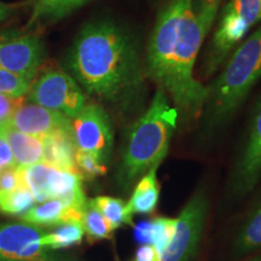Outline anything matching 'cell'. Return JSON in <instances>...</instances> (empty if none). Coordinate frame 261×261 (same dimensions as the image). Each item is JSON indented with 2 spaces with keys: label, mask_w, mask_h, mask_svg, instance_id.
I'll list each match as a JSON object with an SVG mask.
<instances>
[{
  "label": "cell",
  "mask_w": 261,
  "mask_h": 261,
  "mask_svg": "<svg viewBox=\"0 0 261 261\" xmlns=\"http://www.w3.org/2000/svg\"><path fill=\"white\" fill-rule=\"evenodd\" d=\"M219 5L220 0H169L150 35L146 75L187 119L200 116L207 100L208 86L196 79L194 68Z\"/></svg>",
  "instance_id": "6da1fadb"
},
{
  "label": "cell",
  "mask_w": 261,
  "mask_h": 261,
  "mask_svg": "<svg viewBox=\"0 0 261 261\" xmlns=\"http://www.w3.org/2000/svg\"><path fill=\"white\" fill-rule=\"evenodd\" d=\"M71 76L85 92L114 104L128 103L143 86L135 38L109 19L87 23L67 56Z\"/></svg>",
  "instance_id": "7a4b0ae2"
},
{
  "label": "cell",
  "mask_w": 261,
  "mask_h": 261,
  "mask_svg": "<svg viewBox=\"0 0 261 261\" xmlns=\"http://www.w3.org/2000/svg\"><path fill=\"white\" fill-rule=\"evenodd\" d=\"M179 113L161 89L156 91L146 112L129 127L116 173L117 187L128 191L145 173L168 154L178 125Z\"/></svg>",
  "instance_id": "3957f363"
},
{
  "label": "cell",
  "mask_w": 261,
  "mask_h": 261,
  "mask_svg": "<svg viewBox=\"0 0 261 261\" xmlns=\"http://www.w3.org/2000/svg\"><path fill=\"white\" fill-rule=\"evenodd\" d=\"M261 79V25L236 48L223 73L211 86L205 100V126L214 130L225 125Z\"/></svg>",
  "instance_id": "277c9868"
},
{
  "label": "cell",
  "mask_w": 261,
  "mask_h": 261,
  "mask_svg": "<svg viewBox=\"0 0 261 261\" xmlns=\"http://www.w3.org/2000/svg\"><path fill=\"white\" fill-rule=\"evenodd\" d=\"M219 23L205 55L203 69L214 73L227 60L248 32L261 21L260 0H230L221 11Z\"/></svg>",
  "instance_id": "5b68a950"
},
{
  "label": "cell",
  "mask_w": 261,
  "mask_h": 261,
  "mask_svg": "<svg viewBox=\"0 0 261 261\" xmlns=\"http://www.w3.org/2000/svg\"><path fill=\"white\" fill-rule=\"evenodd\" d=\"M24 99L74 119L86 106L77 81L61 68H48L35 77Z\"/></svg>",
  "instance_id": "8992f818"
},
{
  "label": "cell",
  "mask_w": 261,
  "mask_h": 261,
  "mask_svg": "<svg viewBox=\"0 0 261 261\" xmlns=\"http://www.w3.org/2000/svg\"><path fill=\"white\" fill-rule=\"evenodd\" d=\"M208 212V196L204 188L195 191L175 219L171 243L159 261H192L200 246Z\"/></svg>",
  "instance_id": "52a82bcc"
},
{
  "label": "cell",
  "mask_w": 261,
  "mask_h": 261,
  "mask_svg": "<svg viewBox=\"0 0 261 261\" xmlns=\"http://www.w3.org/2000/svg\"><path fill=\"white\" fill-rule=\"evenodd\" d=\"M71 138L76 150L86 151L107 165L114 149V130L109 115L97 104H86L71 119Z\"/></svg>",
  "instance_id": "ba28073f"
},
{
  "label": "cell",
  "mask_w": 261,
  "mask_h": 261,
  "mask_svg": "<svg viewBox=\"0 0 261 261\" xmlns=\"http://www.w3.org/2000/svg\"><path fill=\"white\" fill-rule=\"evenodd\" d=\"M45 60L41 38L32 33L0 34V68L34 81Z\"/></svg>",
  "instance_id": "9c48e42d"
},
{
  "label": "cell",
  "mask_w": 261,
  "mask_h": 261,
  "mask_svg": "<svg viewBox=\"0 0 261 261\" xmlns=\"http://www.w3.org/2000/svg\"><path fill=\"white\" fill-rule=\"evenodd\" d=\"M261 179V98L256 103L250 119L247 139L241 150L231 179L230 194L241 198L250 194Z\"/></svg>",
  "instance_id": "30bf717a"
},
{
  "label": "cell",
  "mask_w": 261,
  "mask_h": 261,
  "mask_svg": "<svg viewBox=\"0 0 261 261\" xmlns=\"http://www.w3.org/2000/svg\"><path fill=\"white\" fill-rule=\"evenodd\" d=\"M45 231L28 223L0 224V261H51Z\"/></svg>",
  "instance_id": "8fae6325"
},
{
  "label": "cell",
  "mask_w": 261,
  "mask_h": 261,
  "mask_svg": "<svg viewBox=\"0 0 261 261\" xmlns=\"http://www.w3.org/2000/svg\"><path fill=\"white\" fill-rule=\"evenodd\" d=\"M12 128L25 135L44 138L54 133H71V119L34 103H23L6 121Z\"/></svg>",
  "instance_id": "7c38bea8"
},
{
  "label": "cell",
  "mask_w": 261,
  "mask_h": 261,
  "mask_svg": "<svg viewBox=\"0 0 261 261\" xmlns=\"http://www.w3.org/2000/svg\"><path fill=\"white\" fill-rule=\"evenodd\" d=\"M2 127L14 155L16 167L24 168L44 161V144L41 138L19 132L6 122L2 123Z\"/></svg>",
  "instance_id": "4fadbf2b"
},
{
  "label": "cell",
  "mask_w": 261,
  "mask_h": 261,
  "mask_svg": "<svg viewBox=\"0 0 261 261\" xmlns=\"http://www.w3.org/2000/svg\"><path fill=\"white\" fill-rule=\"evenodd\" d=\"M158 169L159 167L150 169L133 187L132 195L126 203L130 215H149L158 208L160 200Z\"/></svg>",
  "instance_id": "5bb4252c"
},
{
  "label": "cell",
  "mask_w": 261,
  "mask_h": 261,
  "mask_svg": "<svg viewBox=\"0 0 261 261\" xmlns=\"http://www.w3.org/2000/svg\"><path fill=\"white\" fill-rule=\"evenodd\" d=\"M44 161L54 167L64 171L77 172L75 165V148L71 133L58 132L44 137ZM79 173V172H77Z\"/></svg>",
  "instance_id": "9a60e30c"
},
{
  "label": "cell",
  "mask_w": 261,
  "mask_h": 261,
  "mask_svg": "<svg viewBox=\"0 0 261 261\" xmlns=\"http://www.w3.org/2000/svg\"><path fill=\"white\" fill-rule=\"evenodd\" d=\"M22 220L35 226H58L68 221H83V217L68 210L62 201L52 198L29 210L22 215Z\"/></svg>",
  "instance_id": "2e32d148"
},
{
  "label": "cell",
  "mask_w": 261,
  "mask_h": 261,
  "mask_svg": "<svg viewBox=\"0 0 261 261\" xmlns=\"http://www.w3.org/2000/svg\"><path fill=\"white\" fill-rule=\"evenodd\" d=\"M257 250H261V200L238 227L232 242L234 256H243Z\"/></svg>",
  "instance_id": "e0dca14e"
},
{
  "label": "cell",
  "mask_w": 261,
  "mask_h": 261,
  "mask_svg": "<svg viewBox=\"0 0 261 261\" xmlns=\"http://www.w3.org/2000/svg\"><path fill=\"white\" fill-rule=\"evenodd\" d=\"M91 0H33L28 25L50 24L61 21Z\"/></svg>",
  "instance_id": "ac0fdd59"
},
{
  "label": "cell",
  "mask_w": 261,
  "mask_h": 261,
  "mask_svg": "<svg viewBox=\"0 0 261 261\" xmlns=\"http://www.w3.org/2000/svg\"><path fill=\"white\" fill-rule=\"evenodd\" d=\"M56 169V167L46 162H39L28 167L19 168L22 182L31 190L37 202L41 203L51 200L50 184Z\"/></svg>",
  "instance_id": "d6986e66"
},
{
  "label": "cell",
  "mask_w": 261,
  "mask_h": 261,
  "mask_svg": "<svg viewBox=\"0 0 261 261\" xmlns=\"http://www.w3.org/2000/svg\"><path fill=\"white\" fill-rule=\"evenodd\" d=\"M94 207L106 218L114 231L121 227L122 225H132L133 215L127 210V204L121 198L112 196H97L90 200Z\"/></svg>",
  "instance_id": "ffe728a7"
},
{
  "label": "cell",
  "mask_w": 261,
  "mask_h": 261,
  "mask_svg": "<svg viewBox=\"0 0 261 261\" xmlns=\"http://www.w3.org/2000/svg\"><path fill=\"white\" fill-rule=\"evenodd\" d=\"M84 234L83 221H68L58 225L54 232L45 233L42 237V244L51 250L64 249L81 243Z\"/></svg>",
  "instance_id": "44dd1931"
},
{
  "label": "cell",
  "mask_w": 261,
  "mask_h": 261,
  "mask_svg": "<svg viewBox=\"0 0 261 261\" xmlns=\"http://www.w3.org/2000/svg\"><path fill=\"white\" fill-rule=\"evenodd\" d=\"M83 225L85 233H87L91 241L109 240L113 236L112 226L90 200L87 201L86 210L84 212Z\"/></svg>",
  "instance_id": "7402d4cb"
},
{
  "label": "cell",
  "mask_w": 261,
  "mask_h": 261,
  "mask_svg": "<svg viewBox=\"0 0 261 261\" xmlns=\"http://www.w3.org/2000/svg\"><path fill=\"white\" fill-rule=\"evenodd\" d=\"M35 198L31 190L22 182L19 187L0 201V211L6 215L22 217L34 207Z\"/></svg>",
  "instance_id": "603a6c76"
},
{
  "label": "cell",
  "mask_w": 261,
  "mask_h": 261,
  "mask_svg": "<svg viewBox=\"0 0 261 261\" xmlns=\"http://www.w3.org/2000/svg\"><path fill=\"white\" fill-rule=\"evenodd\" d=\"M175 219L171 218H156L150 220V244L155 248L159 255L165 252L171 243L174 233Z\"/></svg>",
  "instance_id": "cb8c5ba5"
},
{
  "label": "cell",
  "mask_w": 261,
  "mask_h": 261,
  "mask_svg": "<svg viewBox=\"0 0 261 261\" xmlns=\"http://www.w3.org/2000/svg\"><path fill=\"white\" fill-rule=\"evenodd\" d=\"M75 165L83 178L94 179L107 174V165L100 162L96 156L86 151H75Z\"/></svg>",
  "instance_id": "d4e9b609"
},
{
  "label": "cell",
  "mask_w": 261,
  "mask_h": 261,
  "mask_svg": "<svg viewBox=\"0 0 261 261\" xmlns=\"http://www.w3.org/2000/svg\"><path fill=\"white\" fill-rule=\"evenodd\" d=\"M33 81L18 76L0 68V94L12 97H25Z\"/></svg>",
  "instance_id": "484cf974"
},
{
  "label": "cell",
  "mask_w": 261,
  "mask_h": 261,
  "mask_svg": "<svg viewBox=\"0 0 261 261\" xmlns=\"http://www.w3.org/2000/svg\"><path fill=\"white\" fill-rule=\"evenodd\" d=\"M22 184L19 168H9L0 173V201Z\"/></svg>",
  "instance_id": "4316f807"
},
{
  "label": "cell",
  "mask_w": 261,
  "mask_h": 261,
  "mask_svg": "<svg viewBox=\"0 0 261 261\" xmlns=\"http://www.w3.org/2000/svg\"><path fill=\"white\" fill-rule=\"evenodd\" d=\"M24 103V97H12L8 94H0V125L9 121L10 117L18 107Z\"/></svg>",
  "instance_id": "83f0119b"
},
{
  "label": "cell",
  "mask_w": 261,
  "mask_h": 261,
  "mask_svg": "<svg viewBox=\"0 0 261 261\" xmlns=\"http://www.w3.org/2000/svg\"><path fill=\"white\" fill-rule=\"evenodd\" d=\"M16 162L12 155L11 148H10L8 140L4 135V130L0 125V173L5 169L9 168H15Z\"/></svg>",
  "instance_id": "f1b7e54d"
},
{
  "label": "cell",
  "mask_w": 261,
  "mask_h": 261,
  "mask_svg": "<svg viewBox=\"0 0 261 261\" xmlns=\"http://www.w3.org/2000/svg\"><path fill=\"white\" fill-rule=\"evenodd\" d=\"M133 238L139 244H150V221H142L135 226Z\"/></svg>",
  "instance_id": "f546056e"
},
{
  "label": "cell",
  "mask_w": 261,
  "mask_h": 261,
  "mask_svg": "<svg viewBox=\"0 0 261 261\" xmlns=\"http://www.w3.org/2000/svg\"><path fill=\"white\" fill-rule=\"evenodd\" d=\"M160 255L151 244H142L136 252L135 261H159Z\"/></svg>",
  "instance_id": "4dcf8cb0"
},
{
  "label": "cell",
  "mask_w": 261,
  "mask_h": 261,
  "mask_svg": "<svg viewBox=\"0 0 261 261\" xmlns=\"http://www.w3.org/2000/svg\"><path fill=\"white\" fill-rule=\"evenodd\" d=\"M12 11V6L9 4H4V3H0V23L4 22L6 18L9 17L10 14Z\"/></svg>",
  "instance_id": "1f68e13d"
},
{
  "label": "cell",
  "mask_w": 261,
  "mask_h": 261,
  "mask_svg": "<svg viewBox=\"0 0 261 261\" xmlns=\"http://www.w3.org/2000/svg\"><path fill=\"white\" fill-rule=\"evenodd\" d=\"M250 261H261V255H260V256H257V257H255V259L250 260Z\"/></svg>",
  "instance_id": "d6a6232c"
},
{
  "label": "cell",
  "mask_w": 261,
  "mask_h": 261,
  "mask_svg": "<svg viewBox=\"0 0 261 261\" xmlns=\"http://www.w3.org/2000/svg\"><path fill=\"white\" fill-rule=\"evenodd\" d=\"M210 2H213V0H210Z\"/></svg>",
  "instance_id": "836d02e7"
},
{
  "label": "cell",
  "mask_w": 261,
  "mask_h": 261,
  "mask_svg": "<svg viewBox=\"0 0 261 261\" xmlns=\"http://www.w3.org/2000/svg\"><path fill=\"white\" fill-rule=\"evenodd\" d=\"M260 2H261V0H260Z\"/></svg>",
  "instance_id": "e575fe53"
}]
</instances>
